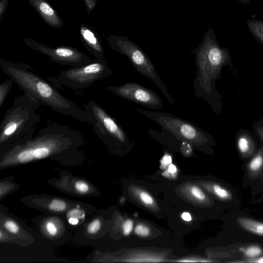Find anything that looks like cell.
Listing matches in <instances>:
<instances>
[{
	"instance_id": "33",
	"label": "cell",
	"mask_w": 263,
	"mask_h": 263,
	"mask_svg": "<svg viewBox=\"0 0 263 263\" xmlns=\"http://www.w3.org/2000/svg\"><path fill=\"white\" fill-rule=\"evenodd\" d=\"M235 262H259V263H263V255L261 256L256 258L252 259H247L243 261H233Z\"/></svg>"
},
{
	"instance_id": "28",
	"label": "cell",
	"mask_w": 263,
	"mask_h": 263,
	"mask_svg": "<svg viewBox=\"0 0 263 263\" xmlns=\"http://www.w3.org/2000/svg\"><path fill=\"white\" fill-rule=\"evenodd\" d=\"M140 198L145 204L151 205L154 203V199L152 197L145 192L140 193Z\"/></svg>"
},
{
	"instance_id": "20",
	"label": "cell",
	"mask_w": 263,
	"mask_h": 263,
	"mask_svg": "<svg viewBox=\"0 0 263 263\" xmlns=\"http://www.w3.org/2000/svg\"><path fill=\"white\" fill-rule=\"evenodd\" d=\"M85 213L83 211L80 209H73L69 212L67 215L68 220L70 224L72 225H76L79 222V218L84 217Z\"/></svg>"
},
{
	"instance_id": "10",
	"label": "cell",
	"mask_w": 263,
	"mask_h": 263,
	"mask_svg": "<svg viewBox=\"0 0 263 263\" xmlns=\"http://www.w3.org/2000/svg\"><path fill=\"white\" fill-rule=\"evenodd\" d=\"M106 89L118 97L152 110L164 108L160 97L155 91L140 84L128 82L119 86H107Z\"/></svg>"
},
{
	"instance_id": "24",
	"label": "cell",
	"mask_w": 263,
	"mask_h": 263,
	"mask_svg": "<svg viewBox=\"0 0 263 263\" xmlns=\"http://www.w3.org/2000/svg\"><path fill=\"white\" fill-rule=\"evenodd\" d=\"M4 227L9 232L12 234H16L19 231V227L14 221L9 220L4 223Z\"/></svg>"
},
{
	"instance_id": "37",
	"label": "cell",
	"mask_w": 263,
	"mask_h": 263,
	"mask_svg": "<svg viewBox=\"0 0 263 263\" xmlns=\"http://www.w3.org/2000/svg\"><path fill=\"white\" fill-rule=\"evenodd\" d=\"M236 1H237L241 4H243V5H247L250 4V2L252 0H235Z\"/></svg>"
},
{
	"instance_id": "1",
	"label": "cell",
	"mask_w": 263,
	"mask_h": 263,
	"mask_svg": "<svg viewBox=\"0 0 263 263\" xmlns=\"http://www.w3.org/2000/svg\"><path fill=\"white\" fill-rule=\"evenodd\" d=\"M194 54L197 68L193 80L195 96L207 102L212 111L219 115L222 108V101L216 82L220 79L224 66H229L234 73L236 72L230 51L220 46L214 32L210 29Z\"/></svg>"
},
{
	"instance_id": "31",
	"label": "cell",
	"mask_w": 263,
	"mask_h": 263,
	"mask_svg": "<svg viewBox=\"0 0 263 263\" xmlns=\"http://www.w3.org/2000/svg\"><path fill=\"white\" fill-rule=\"evenodd\" d=\"M46 227L48 233L50 235L54 236L57 233V228L54 223L49 221L47 223Z\"/></svg>"
},
{
	"instance_id": "21",
	"label": "cell",
	"mask_w": 263,
	"mask_h": 263,
	"mask_svg": "<svg viewBox=\"0 0 263 263\" xmlns=\"http://www.w3.org/2000/svg\"><path fill=\"white\" fill-rule=\"evenodd\" d=\"M50 210L54 212H62L64 211L67 207L66 203L59 199H54L49 204Z\"/></svg>"
},
{
	"instance_id": "36",
	"label": "cell",
	"mask_w": 263,
	"mask_h": 263,
	"mask_svg": "<svg viewBox=\"0 0 263 263\" xmlns=\"http://www.w3.org/2000/svg\"><path fill=\"white\" fill-rule=\"evenodd\" d=\"M168 171L171 173H174L176 172V167L174 164H171L168 166Z\"/></svg>"
},
{
	"instance_id": "29",
	"label": "cell",
	"mask_w": 263,
	"mask_h": 263,
	"mask_svg": "<svg viewBox=\"0 0 263 263\" xmlns=\"http://www.w3.org/2000/svg\"><path fill=\"white\" fill-rule=\"evenodd\" d=\"M133 228V222L130 219L126 220L123 224V231L125 235L130 233Z\"/></svg>"
},
{
	"instance_id": "18",
	"label": "cell",
	"mask_w": 263,
	"mask_h": 263,
	"mask_svg": "<svg viewBox=\"0 0 263 263\" xmlns=\"http://www.w3.org/2000/svg\"><path fill=\"white\" fill-rule=\"evenodd\" d=\"M211 190L217 197L221 200L229 201L233 199L232 194L230 191L217 184L211 185Z\"/></svg>"
},
{
	"instance_id": "34",
	"label": "cell",
	"mask_w": 263,
	"mask_h": 263,
	"mask_svg": "<svg viewBox=\"0 0 263 263\" xmlns=\"http://www.w3.org/2000/svg\"><path fill=\"white\" fill-rule=\"evenodd\" d=\"M163 162L165 164H170L172 162V157L168 155H165L162 158Z\"/></svg>"
},
{
	"instance_id": "38",
	"label": "cell",
	"mask_w": 263,
	"mask_h": 263,
	"mask_svg": "<svg viewBox=\"0 0 263 263\" xmlns=\"http://www.w3.org/2000/svg\"><path fill=\"white\" fill-rule=\"evenodd\" d=\"M261 16L263 17V11L261 12Z\"/></svg>"
},
{
	"instance_id": "6",
	"label": "cell",
	"mask_w": 263,
	"mask_h": 263,
	"mask_svg": "<svg viewBox=\"0 0 263 263\" xmlns=\"http://www.w3.org/2000/svg\"><path fill=\"white\" fill-rule=\"evenodd\" d=\"M107 40L112 50L125 55L136 70L156 84L167 101L174 104V99L158 74L154 64L139 47L127 39L121 36L111 35L107 38Z\"/></svg>"
},
{
	"instance_id": "14",
	"label": "cell",
	"mask_w": 263,
	"mask_h": 263,
	"mask_svg": "<svg viewBox=\"0 0 263 263\" xmlns=\"http://www.w3.org/2000/svg\"><path fill=\"white\" fill-rule=\"evenodd\" d=\"M248 174L250 178L258 176L263 170V145L251 158L248 164Z\"/></svg>"
},
{
	"instance_id": "11",
	"label": "cell",
	"mask_w": 263,
	"mask_h": 263,
	"mask_svg": "<svg viewBox=\"0 0 263 263\" xmlns=\"http://www.w3.org/2000/svg\"><path fill=\"white\" fill-rule=\"evenodd\" d=\"M79 32L81 42L88 51L96 59L105 58L104 50L97 32L84 24L80 25Z\"/></svg>"
},
{
	"instance_id": "27",
	"label": "cell",
	"mask_w": 263,
	"mask_h": 263,
	"mask_svg": "<svg viewBox=\"0 0 263 263\" xmlns=\"http://www.w3.org/2000/svg\"><path fill=\"white\" fill-rule=\"evenodd\" d=\"M75 188L80 193H86L88 191V185L83 181H78L75 184Z\"/></svg>"
},
{
	"instance_id": "22",
	"label": "cell",
	"mask_w": 263,
	"mask_h": 263,
	"mask_svg": "<svg viewBox=\"0 0 263 263\" xmlns=\"http://www.w3.org/2000/svg\"><path fill=\"white\" fill-rule=\"evenodd\" d=\"M253 129L255 135L263 143V117L253 123Z\"/></svg>"
},
{
	"instance_id": "8",
	"label": "cell",
	"mask_w": 263,
	"mask_h": 263,
	"mask_svg": "<svg viewBox=\"0 0 263 263\" xmlns=\"http://www.w3.org/2000/svg\"><path fill=\"white\" fill-rule=\"evenodd\" d=\"M85 109L92 119V129L99 138L108 145L130 146L133 142L126 132L104 108L90 100Z\"/></svg>"
},
{
	"instance_id": "16",
	"label": "cell",
	"mask_w": 263,
	"mask_h": 263,
	"mask_svg": "<svg viewBox=\"0 0 263 263\" xmlns=\"http://www.w3.org/2000/svg\"><path fill=\"white\" fill-rule=\"evenodd\" d=\"M247 26L250 34L263 45V21L251 18L247 21Z\"/></svg>"
},
{
	"instance_id": "3",
	"label": "cell",
	"mask_w": 263,
	"mask_h": 263,
	"mask_svg": "<svg viewBox=\"0 0 263 263\" xmlns=\"http://www.w3.org/2000/svg\"><path fill=\"white\" fill-rule=\"evenodd\" d=\"M82 140L79 130L54 123L41 129L35 137L11 147L8 157L15 163H25L48 157Z\"/></svg>"
},
{
	"instance_id": "32",
	"label": "cell",
	"mask_w": 263,
	"mask_h": 263,
	"mask_svg": "<svg viewBox=\"0 0 263 263\" xmlns=\"http://www.w3.org/2000/svg\"><path fill=\"white\" fill-rule=\"evenodd\" d=\"M9 0L0 1V22H2Z\"/></svg>"
},
{
	"instance_id": "12",
	"label": "cell",
	"mask_w": 263,
	"mask_h": 263,
	"mask_svg": "<svg viewBox=\"0 0 263 263\" xmlns=\"http://www.w3.org/2000/svg\"><path fill=\"white\" fill-rule=\"evenodd\" d=\"M27 1L48 25L55 29H61L63 27L62 19L46 0Z\"/></svg>"
},
{
	"instance_id": "13",
	"label": "cell",
	"mask_w": 263,
	"mask_h": 263,
	"mask_svg": "<svg viewBox=\"0 0 263 263\" xmlns=\"http://www.w3.org/2000/svg\"><path fill=\"white\" fill-rule=\"evenodd\" d=\"M237 151L241 157H252L257 152L255 135L248 129L241 128L235 135Z\"/></svg>"
},
{
	"instance_id": "26",
	"label": "cell",
	"mask_w": 263,
	"mask_h": 263,
	"mask_svg": "<svg viewBox=\"0 0 263 263\" xmlns=\"http://www.w3.org/2000/svg\"><path fill=\"white\" fill-rule=\"evenodd\" d=\"M100 227V221L98 219L93 220L89 224L87 227V231L89 234H95L98 231Z\"/></svg>"
},
{
	"instance_id": "15",
	"label": "cell",
	"mask_w": 263,
	"mask_h": 263,
	"mask_svg": "<svg viewBox=\"0 0 263 263\" xmlns=\"http://www.w3.org/2000/svg\"><path fill=\"white\" fill-rule=\"evenodd\" d=\"M237 223L244 230L255 235L263 236V222L245 217H239Z\"/></svg>"
},
{
	"instance_id": "30",
	"label": "cell",
	"mask_w": 263,
	"mask_h": 263,
	"mask_svg": "<svg viewBox=\"0 0 263 263\" xmlns=\"http://www.w3.org/2000/svg\"><path fill=\"white\" fill-rule=\"evenodd\" d=\"M87 12L90 14L97 4V0H83Z\"/></svg>"
},
{
	"instance_id": "35",
	"label": "cell",
	"mask_w": 263,
	"mask_h": 263,
	"mask_svg": "<svg viewBox=\"0 0 263 263\" xmlns=\"http://www.w3.org/2000/svg\"><path fill=\"white\" fill-rule=\"evenodd\" d=\"M181 217L184 220L187 221H190L192 219V217L191 215L187 212L183 213L181 215Z\"/></svg>"
},
{
	"instance_id": "2",
	"label": "cell",
	"mask_w": 263,
	"mask_h": 263,
	"mask_svg": "<svg viewBox=\"0 0 263 263\" xmlns=\"http://www.w3.org/2000/svg\"><path fill=\"white\" fill-rule=\"evenodd\" d=\"M0 67L22 90L30 94L41 104L80 122L91 124L92 119L85 109L63 96L29 64L0 58Z\"/></svg>"
},
{
	"instance_id": "4",
	"label": "cell",
	"mask_w": 263,
	"mask_h": 263,
	"mask_svg": "<svg viewBox=\"0 0 263 263\" xmlns=\"http://www.w3.org/2000/svg\"><path fill=\"white\" fill-rule=\"evenodd\" d=\"M41 103L28 92L15 97L0 124V146L11 148L33 137L40 122Z\"/></svg>"
},
{
	"instance_id": "7",
	"label": "cell",
	"mask_w": 263,
	"mask_h": 263,
	"mask_svg": "<svg viewBox=\"0 0 263 263\" xmlns=\"http://www.w3.org/2000/svg\"><path fill=\"white\" fill-rule=\"evenodd\" d=\"M114 73L105 58L95 59L83 65L65 69L55 78L48 77L52 83L63 85L71 89L81 90Z\"/></svg>"
},
{
	"instance_id": "19",
	"label": "cell",
	"mask_w": 263,
	"mask_h": 263,
	"mask_svg": "<svg viewBox=\"0 0 263 263\" xmlns=\"http://www.w3.org/2000/svg\"><path fill=\"white\" fill-rule=\"evenodd\" d=\"M14 83L13 80L9 79L6 80L0 84V107L2 106L7 98L9 91Z\"/></svg>"
},
{
	"instance_id": "9",
	"label": "cell",
	"mask_w": 263,
	"mask_h": 263,
	"mask_svg": "<svg viewBox=\"0 0 263 263\" xmlns=\"http://www.w3.org/2000/svg\"><path fill=\"white\" fill-rule=\"evenodd\" d=\"M24 41L32 49L48 56L50 61L59 64L76 67L88 63L92 60L75 47L61 46L52 48L29 38H25Z\"/></svg>"
},
{
	"instance_id": "5",
	"label": "cell",
	"mask_w": 263,
	"mask_h": 263,
	"mask_svg": "<svg viewBox=\"0 0 263 263\" xmlns=\"http://www.w3.org/2000/svg\"><path fill=\"white\" fill-rule=\"evenodd\" d=\"M133 109L157 123L161 127L190 142L193 146H210L215 144L214 138L209 133L173 114L136 108Z\"/></svg>"
},
{
	"instance_id": "17",
	"label": "cell",
	"mask_w": 263,
	"mask_h": 263,
	"mask_svg": "<svg viewBox=\"0 0 263 263\" xmlns=\"http://www.w3.org/2000/svg\"><path fill=\"white\" fill-rule=\"evenodd\" d=\"M239 251L241 252L247 259L256 258L263 255V250L256 245L241 247L239 249Z\"/></svg>"
},
{
	"instance_id": "23",
	"label": "cell",
	"mask_w": 263,
	"mask_h": 263,
	"mask_svg": "<svg viewBox=\"0 0 263 263\" xmlns=\"http://www.w3.org/2000/svg\"><path fill=\"white\" fill-rule=\"evenodd\" d=\"M190 192L191 194L199 200L203 201L206 198L204 193L197 186H192Z\"/></svg>"
},
{
	"instance_id": "25",
	"label": "cell",
	"mask_w": 263,
	"mask_h": 263,
	"mask_svg": "<svg viewBox=\"0 0 263 263\" xmlns=\"http://www.w3.org/2000/svg\"><path fill=\"white\" fill-rule=\"evenodd\" d=\"M135 232L141 236H147L150 233L149 229L143 224H138L135 228Z\"/></svg>"
}]
</instances>
